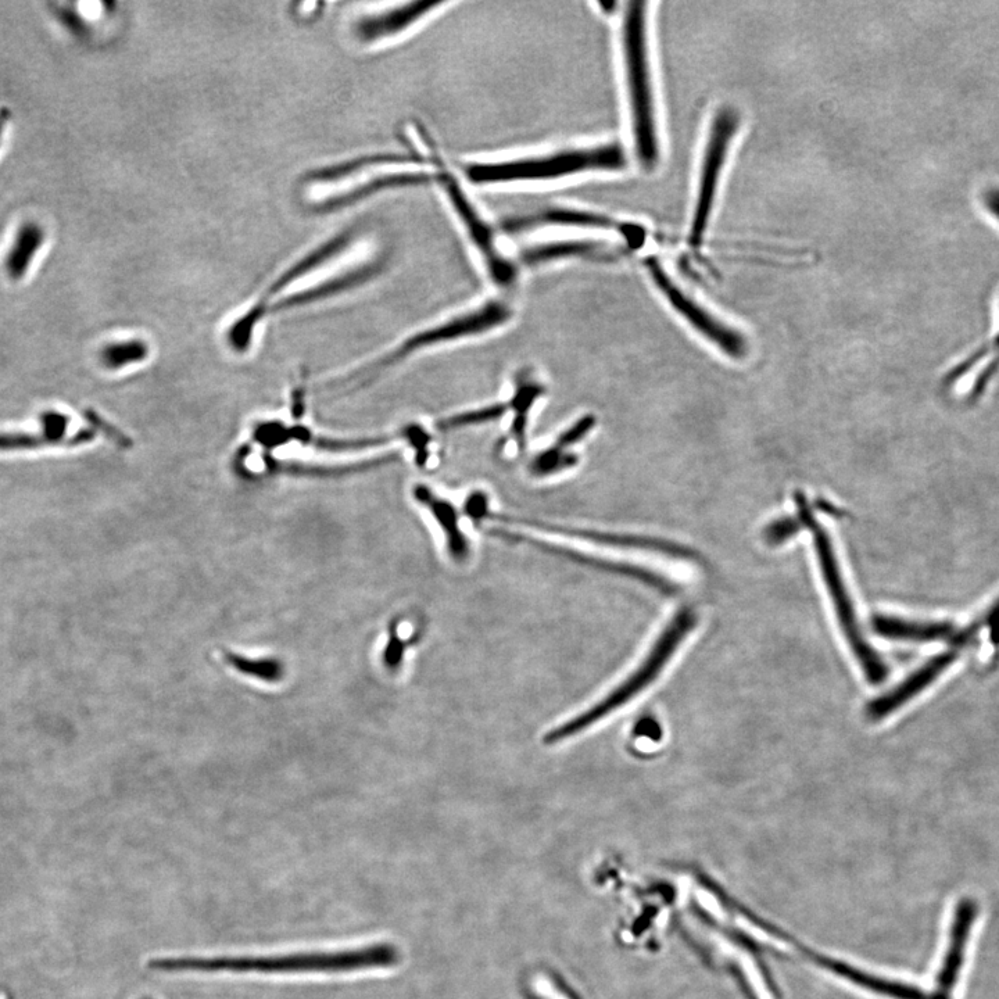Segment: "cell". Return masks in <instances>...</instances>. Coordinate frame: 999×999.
<instances>
[{
    "instance_id": "cell-1",
    "label": "cell",
    "mask_w": 999,
    "mask_h": 999,
    "mask_svg": "<svg viewBox=\"0 0 999 999\" xmlns=\"http://www.w3.org/2000/svg\"><path fill=\"white\" fill-rule=\"evenodd\" d=\"M418 163L420 159L417 156L403 153H382L343 160L314 171L304 179L303 199L318 209H339L390 189L426 185L440 179V174L428 171L386 170L389 167Z\"/></svg>"
},
{
    "instance_id": "cell-2",
    "label": "cell",
    "mask_w": 999,
    "mask_h": 999,
    "mask_svg": "<svg viewBox=\"0 0 999 999\" xmlns=\"http://www.w3.org/2000/svg\"><path fill=\"white\" fill-rule=\"evenodd\" d=\"M399 962L393 945L375 944L358 950L304 952L281 956H217V958H159L149 962L157 972L198 973H347L356 970L390 968Z\"/></svg>"
},
{
    "instance_id": "cell-3",
    "label": "cell",
    "mask_w": 999,
    "mask_h": 999,
    "mask_svg": "<svg viewBox=\"0 0 999 999\" xmlns=\"http://www.w3.org/2000/svg\"><path fill=\"white\" fill-rule=\"evenodd\" d=\"M626 167L625 150L619 143L569 148L518 159L475 161L464 168L465 177L476 186L550 182L593 173H617Z\"/></svg>"
},
{
    "instance_id": "cell-4",
    "label": "cell",
    "mask_w": 999,
    "mask_h": 999,
    "mask_svg": "<svg viewBox=\"0 0 999 999\" xmlns=\"http://www.w3.org/2000/svg\"><path fill=\"white\" fill-rule=\"evenodd\" d=\"M646 2H629L623 12L622 52L637 159L647 170L660 160L657 109L648 46Z\"/></svg>"
},
{
    "instance_id": "cell-5",
    "label": "cell",
    "mask_w": 999,
    "mask_h": 999,
    "mask_svg": "<svg viewBox=\"0 0 999 999\" xmlns=\"http://www.w3.org/2000/svg\"><path fill=\"white\" fill-rule=\"evenodd\" d=\"M694 626H696V617L693 612L689 610L679 612L655 643L643 664L625 682L589 710L551 730L544 741L547 744H554L571 739L576 734L592 728L597 722L603 721L608 715L614 714L619 708L625 707L660 676L662 669Z\"/></svg>"
},
{
    "instance_id": "cell-6",
    "label": "cell",
    "mask_w": 999,
    "mask_h": 999,
    "mask_svg": "<svg viewBox=\"0 0 999 999\" xmlns=\"http://www.w3.org/2000/svg\"><path fill=\"white\" fill-rule=\"evenodd\" d=\"M512 318V309L507 303L500 300H492L482 304L478 309L457 315L442 324L429 327L415 333L400 343L389 353L383 354L378 360L365 365L360 370L347 375L346 379L332 383V388L342 386L345 383H357V388H363L368 382L374 381L382 372L395 367L396 364L403 363L406 358L413 356L421 350L431 349L440 343L454 342L472 336L483 335V333L493 331L506 325Z\"/></svg>"
},
{
    "instance_id": "cell-7",
    "label": "cell",
    "mask_w": 999,
    "mask_h": 999,
    "mask_svg": "<svg viewBox=\"0 0 999 999\" xmlns=\"http://www.w3.org/2000/svg\"><path fill=\"white\" fill-rule=\"evenodd\" d=\"M797 506L798 511H800L798 515H800L802 524L811 529L812 537H814L815 553L823 575V582H825L827 592H829L830 599H832L834 608H836L837 619H839L845 639H847L852 651H854L859 665L864 669L866 679L870 683H873V685L882 683L887 676L886 664L879 657V654L869 646L868 640L862 635L857 615H855L854 607H852L850 594H848L843 576H841L840 565L839 561H837L836 553H834L832 540L827 535L826 529L819 525L815 521V518L812 517L811 512L805 506L804 499H797Z\"/></svg>"
},
{
    "instance_id": "cell-8",
    "label": "cell",
    "mask_w": 999,
    "mask_h": 999,
    "mask_svg": "<svg viewBox=\"0 0 999 999\" xmlns=\"http://www.w3.org/2000/svg\"><path fill=\"white\" fill-rule=\"evenodd\" d=\"M740 127V116L732 107H722L716 111L714 120L705 145L703 164H701L700 185L691 220L690 242L693 246L701 245L714 210L716 193L730 146Z\"/></svg>"
},
{
    "instance_id": "cell-9",
    "label": "cell",
    "mask_w": 999,
    "mask_h": 999,
    "mask_svg": "<svg viewBox=\"0 0 999 999\" xmlns=\"http://www.w3.org/2000/svg\"><path fill=\"white\" fill-rule=\"evenodd\" d=\"M439 181L444 186V192L449 199L451 209L460 220L461 227L464 228L465 235L468 236V241L481 257L490 279L499 286L514 285L518 277L517 267L500 249L499 242H497L489 222L479 213L475 204L463 191V186L458 184L456 179L450 175H440Z\"/></svg>"
},
{
    "instance_id": "cell-10",
    "label": "cell",
    "mask_w": 999,
    "mask_h": 999,
    "mask_svg": "<svg viewBox=\"0 0 999 999\" xmlns=\"http://www.w3.org/2000/svg\"><path fill=\"white\" fill-rule=\"evenodd\" d=\"M647 270L654 284L658 286L669 304L690 325L696 329L708 342L714 343L721 352L733 358L743 357L747 353L746 339L739 332L723 324L693 297L687 295L685 290L680 288L669 277L668 272L662 268L660 261L650 259L647 261Z\"/></svg>"
},
{
    "instance_id": "cell-11",
    "label": "cell",
    "mask_w": 999,
    "mask_h": 999,
    "mask_svg": "<svg viewBox=\"0 0 999 999\" xmlns=\"http://www.w3.org/2000/svg\"><path fill=\"white\" fill-rule=\"evenodd\" d=\"M444 5H446L444 2L417 0V2L388 6L385 9L368 10L354 17L350 24V35L360 45L385 44L410 31Z\"/></svg>"
},
{
    "instance_id": "cell-12",
    "label": "cell",
    "mask_w": 999,
    "mask_h": 999,
    "mask_svg": "<svg viewBox=\"0 0 999 999\" xmlns=\"http://www.w3.org/2000/svg\"><path fill=\"white\" fill-rule=\"evenodd\" d=\"M542 227H567L579 229H600V231H617L632 245H640L644 241L643 229L633 224L614 220L604 214L579 209H549L531 216L515 218L507 222L508 231L521 232Z\"/></svg>"
},
{
    "instance_id": "cell-13",
    "label": "cell",
    "mask_w": 999,
    "mask_h": 999,
    "mask_svg": "<svg viewBox=\"0 0 999 999\" xmlns=\"http://www.w3.org/2000/svg\"><path fill=\"white\" fill-rule=\"evenodd\" d=\"M977 913H979V908L972 898H962L956 905L951 925L950 943H948L947 952H945L943 966L938 972L937 991L933 995V999H951L952 990H954L963 962H965V951Z\"/></svg>"
},
{
    "instance_id": "cell-14",
    "label": "cell",
    "mask_w": 999,
    "mask_h": 999,
    "mask_svg": "<svg viewBox=\"0 0 999 999\" xmlns=\"http://www.w3.org/2000/svg\"><path fill=\"white\" fill-rule=\"evenodd\" d=\"M958 658V651L950 650L945 651L943 654H938L933 660L927 662L923 665L919 671L913 673L908 679H905L900 686L895 687L890 693L884 694L880 698H876L872 701L866 708V714L868 718L872 721H880V719L886 718V716L893 714L898 708L902 707L912 700L913 697L918 696L922 693L927 686L932 685L934 680L938 678L945 671V669L950 668L952 662Z\"/></svg>"
},
{
    "instance_id": "cell-15",
    "label": "cell",
    "mask_w": 999,
    "mask_h": 999,
    "mask_svg": "<svg viewBox=\"0 0 999 999\" xmlns=\"http://www.w3.org/2000/svg\"><path fill=\"white\" fill-rule=\"evenodd\" d=\"M414 500L420 506L425 507L429 514L435 518L440 531L443 533L446 550L451 560L464 562L471 553L468 537L464 535L460 526V515L457 508L449 500L443 499L438 493L433 492L429 486L415 485L413 489Z\"/></svg>"
},
{
    "instance_id": "cell-16",
    "label": "cell",
    "mask_w": 999,
    "mask_h": 999,
    "mask_svg": "<svg viewBox=\"0 0 999 999\" xmlns=\"http://www.w3.org/2000/svg\"><path fill=\"white\" fill-rule=\"evenodd\" d=\"M486 532H488V535L490 536L501 537V539L510 540V542L511 540H514V542L518 543L524 542L528 544H535V546L539 547V549L550 551V553L565 555V557L571 558V560L585 562V564L594 565V567L608 569V571L618 572V574L622 575L632 576V578L642 580V582L646 583V585L654 586L655 589L661 590V592L666 594H671L676 590L675 585L669 582V580L662 578V576L655 575L653 572L646 571V569L633 568L630 567V565L614 564V562L601 561L597 560V558H589L586 557V555L574 553V551L567 549H561V547H555L553 544H546L540 542V540L533 539L531 536L507 531V529L504 528H488L486 529Z\"/></svg>"
},
{
    "instance_id": "cell-17",
    "label": "cell",
    "mask_w": 999,
    "mask_h": 999,
    "mask_svg": "<svg viewBox=\"0 0 999 999\" xmlns=\"http://www.w3.org/2000/svg\"><path fill=\"white\" fill-rule=\"evenodd\" d=\"M615 250L607 245L592 241H562L542 243L526 249L522 260L528 266L536 267L562 260H611Z\"/></svg>"
},
{
    "instance_id": "cell-18",
    "label": "cell",
    "mask_w": 999,
    "mask_h": 999,
    "mask_svg": "<svg viewBox=\"0 0 999 999\" xmlns=\"http://www.w3.org/2000/svg\"><path fill=\"white\" fill-rule=\"evenodd\" d=\"M873 629L887 639L911 640V642H934L955 637V628L951 623L909 622L883 615L873 618Z\"/></svg>"
},
{
    "instance_id": "cell-19",
    "label": "cell",
    "mask_w": 999,
    "mask_h": 999,
    "mask_svg": "<svg viewBox=\"0 0 999 999\" xmlns=\"http://www.w3.org/2000/svg\"><path fill=\"white\" fill-rule=\"evenodd\" d=\"M45 236L44 228L31 221L17 229L5 260V270L10 279L20 281L25 277L44 246Z\"/></svg>"
},
{
    "instance_id": "cell-20",
    "label": "cell",
    "mask_w": 999,
    "mask_h": 999,
    "mask_svg": "<svg viewBox=\"0 0 999 999\" xmlns=\"http://www.w3.org/2000/svg\"><path fill=\"white\" fill-rule=\"evenodd\" d=\"M544 393H546V386L526 372H521L515 379L514 395L508 404V408H511L512 413H514L510 433L514 442L517 443L518 451H522V453L526 449V429H528L529 414H531L536 401Z\"/></svg>"
},
{
    "instance_id": "cell-21",
    "label": "cell",
    "mask_w": 999,
    "mask_h": 999,
    "mask_svg": "<svg viewBox=\"0 0 999 999\" xmlns=\"http://www.w3.org/2000/svg\"><path fill=\"white\" fill-rule=\"evenodd\" d=\"M579 464V456L574 451L560 444L553 443L539 454L528 465V472L535 478L561 474Z\"/></svg>"
},
{
    "instance_id": "cell-22",
    "label": "cell",
    "mask_w": 999,
    "mask_h": 999,
    "mask_svg": "<svg viewBox=\"0 0 999 999\" xmlns=\"http://www.w3.org/2000/svg\"><path fill=\"white\" fill-rule=\"evenodd\" d=\"M100 363L107 370H123L127 365L139 363L148 357V346L138 339L109 343L99 353Z\"/></svg>"
},
{
    "instance_id": "cell-23",
    "label": "cell",
    "mask_w": 999,
    "mask_h": 999,
    "mask_svg": "<svg viewBox=\"0 0 999 999\" xmlns=\"http://www.w3.org/2000/svg\"><path fill=\"white\" fill-rule=\"evenodd\" d=\"M508 410L510 408L506 403H493L489 406L475 408V410L449 415V417L438 421L436 426H438L439 431L447 432L490 424V422L501 420L508 413Z\"/></svg>"
},
{
    "instance_id": "cell-24",
    "label": "cell",
    "mask_w": 999,
    "mask_h": 999,
    "mask_svg": "<svg viewBox=\"0 0 999 999\" xmlns=\"http://www.w3.org/2000/svg\"><path fill=\"white\" fill-rule=\"evenodd\" d=\"M225 661L232 668L241 672L242 675L252 676L254 679L263 680L267 683H277L285 675V666L275 658H261V660H250L243 655L224 651Z\"/></svg>"
},
{
    "instance_id": "cell-25",
    "label": "cell",
    "mask_w": 999,
    "mask_h": 999,
    "mask_svg": "<svg viewBox=\"0 0 999 999\" xmlns=\"http://www.w3.org/2000/svg\"><path fill=\"white\" fill-rule=\"evenodd\" d=\"M991 354H994L993 361H991L990 365L986 368V371H984L983 375H981L979 385H977L975 389V393L977 395V393L981 390V385L987 383L988 379L991 378V375H993L995 370H997L995 365H999V329L997 335L990 340V343H987V346L980 347V349L976 350L972 356L963 360L962 363L955 368V370H952L950 377H948V382L954 383L959 381L963 375L972 371V368L975 367L977 363H981L984 358L991 357Z\"/></svg>"
},
{
    "instance_id": "cell-26",
    "label": "cell",
    "mask_w": 999,
    "mask_h": 999,
    "mask_svg": "<svg viewBox=\"0 0 999 999\" xmlns=\"http://www.w3.org/2000/svg\"><path fill=\"white\" fill-rule=\"evenodd\" d=\"M70 425V418L57 411L49 410L41 414V435L50 443V446H59L66 442V433Z\"/></svg>"
},
{
    "instance_id": "cell-27",
    "label": "cell",
    "mask_w": 999,
    "mask_h": 999,
    "mask_svg": "<svg viewBox=\"0 0 999 999\" xmlns=\"http://www.w3.org/2000/svg\"><path fill=\"white\" fill-rule=\"evenodd\" d=\"M596 424L597 418L594 417L593 414L583 415V417H580L579 420H576L574 424L569 426L568 429H565V431L558 436L554 443L560 444V446L567 447V449L571 450L572 447L576 446V444H579L590 435V432L596 428Z\"/></svg>"
},
{
    "instance_id": "cell-28",
    "label": "cell",
    "mask_w": 999,
    "mask_h": 999,
    "mask_svg": "<svg viewBox=\"0 0 999 999\" xmlns=\"http://www.w3.org/2000/svg\"><path fill=\"white\" fill-rule=\"evenodd\" d=\"M400 436L406 439L410 443V446L414 447L417 464L420 465V468H424L429 458L428 446L429 442H431V436L418 424L407 425L403 429V432L400 433Z\"/></svg>"
},
{
    "instance_id": "cell-29",
    "label": "cell",
    "mask_w": 999,
    "mask_h": 999,
    "mask_svg": "<svg viewBox=\"0 0 999 999\" xmlns=\"http://www.w3.org/2000/svg\"><path fill=\"white\" fill-rule=\"evenodd\" d=\"M44 446H50V443L42 435L20 432L0 433V451L30 450Z\"/></svg>"
},
{
    "instance_id": "cell-30",
    "label": "cell",
    "mask_w": 999,
    "mask_h": 999,
    "mask_svg": "<svg viewBox=\"0 0 999 999\" xmlns=\"http://www.w3.org/2000/svg\"><path fill=\"white\" fill-rule=\"evenodd\" d=\"M464 510L475 521H485L490 514L488 496L483 492L472 493L465 501Z\"/></svg>"
},
{
    "instance_id": "cell-31",
    "label": "cell",
    "mask_w": 999,
    "mask_h": 999,
    "mask_svg": "<svg viewBox=\"0 0 999 999\" xmlns=\"http://www.w3.org/2000/svg\"><path fill=\"white\" fill-rule=\"evenodd\" d=\"M85 418H87V420L91 422V425L95 426V428L98 429V431L102 432L103 435L113 440V442H116L118 446L121 447L128 446V440L127 438H125L123 433L118 432L113 425H110L109 422L103 420V418L100 417L99 414H96L95 411L93 410L85 411Z\"/></svg>"
},
{
    "instance_id": "cell-32",
    "label": "cell",
    "mask_w": 999,
    "mask_h": 999,
    "mask_svg": "<svg viewBox=\"0 0 999 999\" xmlns=\"http://www.w3.org/2000/svg\"><path fill=\"white\" fill-rule=\"evenodd\" d=\"M984 210L999 225V186H990L981 195Z\"/></svg>"
},
{
    "instance_id": "cell-33",
    "label": "cell",
    "mask_w": 999,
    "mask_h": 999,
    "mask_svg": "<svg viewBox=\"0 0 999 999\" xmlns=\"http://www.w3.org/2000/svg\"><path fill=\"white\" fill-rule=\"evenodd\" d=\"M3 130H5V120L0 117V141H2Z\"/></svg>"
},
{
    "instance_id": "cell-34",
    "label": "cell",
    "mask_w": 999,
    "mask_h": 999,
    "mask_svg": "<svg viewBox=\"0 0 999 999\" xmlns=\"http://www.w3.org/2000/svg\"><path fill=\"white\" fill-rule=\"evenodd\" d=\"M5 999H13V997H10V995H9V994H6V997H5Z\"/></svg>"
},
{
    "instance_id": "cell-35",
    "label": "cell",
    "mask_w": 999,
    "mask_h": 999,
    "mask_svg": "<svg viewBox=\"0 0 999 999\" xmlns=\"http://www.w3.org/2000/svg\"><path fill=\"white\" fill-rule=\"evenodd\" d=\"M143 999H150V998H143Z\"/></svg>"
}]
</instances>
